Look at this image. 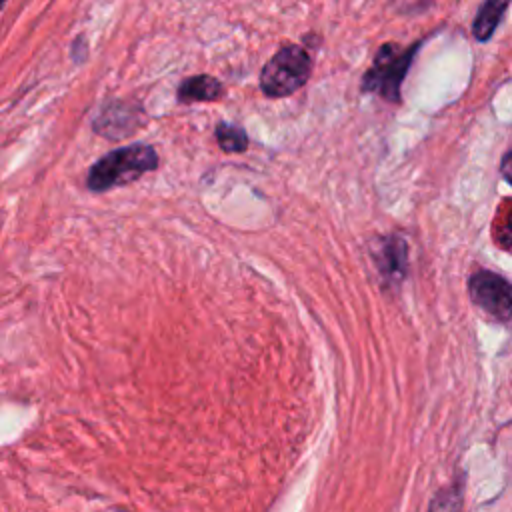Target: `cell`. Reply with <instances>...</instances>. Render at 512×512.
<instances>
[{
    "label": "cell",
    "instance_id": "obj_12",
    "mask_svg": "<svg viewBox=\"0 0 512 512\" xmlns=\"http://www.w3.org/2000/svg\"><path fill=\"white\" fill-rule=\"evenodd\" d=\"M500 172H502V178L512 186V150H508L502 158V164H500Z\"/></svg>",
    "mask_w": 512,
    "mask_h": 512
},
{
    "label": "cell",
    "instance_id": "obj_2",
    "mask_svg": "<svg viewBox=\"0 0 512 512\" xmlns=\"http://www.w3.org/2000/svg\"><path fill=\"white\" fill-rule=\"evenodd\" d=\"M312 60L306 48L298 44L282 46L262 68L260 88L270 98H282L306 84Z\"/></svg>",
    "mask_w": 512,
    "mask_h": 512
},
{
    "label": "cell",
    "instance_id": "obj_9",
    "mask_svg": "<svg viewBox=\"0 0 512 512\" xmlns=\"http://www.w3.org/2000/svg\"><path fill=\"white\" fill-rule=\"evenodd\" d=\"M216 140L224 152H244L248 148L246 130L230 122H218Z\"/></svg>",
    "mask_w": 512,
    "mask_h": 512
},
{
    "label": "cell",
    "instance_id": "obj_1",
    "mask_svg": "<svg viewBox=\"0 0 512 512\" xmlns=\"http://www.w3.org/2000/svg\"><path fill=\"white\" fill-rule=\"evenodd\" d=\"M158 154L150 144H130L120 146L96 160L90 170L86 184L92 192H104L116 186L138 180L150 170L158 168Z\"/></svg>",
    "mask_w": 512,
    "mask_h": 512
},
{
    "label": "cell",
    "instance_id": "obj_11",
    "mask_svg": "<svg viewBox=\"0 0 512 512\" xmlns=\"http://www.w3.org/2000/svg\"><path fill=\"white\" fill-rule=\"evenodd\" d=\"M496 240L500 246L512 250V206L500 210L496 218Z\"/></svg>",
    "mask_w": 512,
    "mask_h": 512
},
{
    "label": "cell",
    "instance_id": "obj_6",
    "mask_svg": "<svg viewBox=\"0 0 512 512\" xmlns=\"http://www.w3.org/2000/svg\"><path fill=\"white\" fill-rule=\"evenodd\" d=\"M140 112V110H138ZM138 112H130L126 102H110L108 108H104L98 116V120H94V130L104 134L106 138H124V128L130 132H134L136 128V116Z\"/></svg>",
    "mask_w": 512,
    "mask_h": 512
},
{
    "label": "cell",
    "instance_id": "obj_4",
    "mask_svg": "<svg viewBox=\"0 0 512 512\" xmlns=\"http://www.w3.org/2000/svg\"><path fill=\"white\" fill-rule=\"evenodd\" d=\"M468 290L472 302L488 316L506 322L512 316V286L496 272L480 270L470 276Z\"/></svg>",
    "mask_w": 512,
    "mask_h": 512
},
{
    "label": "cell",
    "instance_id": "obj_8",
    "mask_svg": "<svg viewBox=\"0 0 512 512\" xmlns=\"http://www.w3.org/2000/svg\"><path fill=\"white\" fill-rule=\"evenodd\" d=\"M506 8H508V4H504V2H484L480 6V10L474 18V24H472V32H474L476 40L484 42L494 34Z\"/></svg>",
    "mask_w": 512,
    "mask_h": 512
},
{
    "label": "cell",
    "instance_id": "obj_7",
    "mask_svg": "<svg viewBox=\"0 0 512 512\" xmlns=\"http://www.w3.org/2000/svg\"><path fill=\"white\" fill-rule=\"evenodd\" d=\"M224 92V86L208 74H198L184 78L176 90V96L180 102H206V100H218Z\"/></svg>",
    "mask_w": 512,
    "mask_h": 512
},
{
    "label": "cell",
    "instance_id": "obj_10",
    "mask_svg": "<svg viewBox=\"0 0 512 512\" xmlns=\"http://www.w3.org/2000/svg\"><path fill=\"white\" fill-rule=\"evenodd\" d=\"M460 508H462V488L460 484H454L440 490L432 498L428 512H460Z\"/></svg>",
    "mask_w": 512,
    "mask_h": 512
},
{
    "label": "cell",
    "instance_id": "obj_5",
    "mask_svg": "<svg viewBox=\"0 0 512 512\" xmlns=\"http://www.w3.org/2000/svg\"><path fill=\"white\" fill-rule=\"evenodd\" d=\"M374 262L388 286L402 282L408 268V246L400 236H388L374 252Z\"/></svg>",
    "mask_w": 512,
    "mask_h": 512
},
{
    "label": "cell",
    "instance_id": "obj_3",
    "mask_svg": "<svg viewBox=\"0 0 512 512\" xmlns=\"http://www.w3.org/2000/svg\"><path fill=\"white\" fill-rule=\"evenodd\" d=\"M418 50V44L402 48L394 42L380 46L374 56L372 66L362 76V90L376 92L384 100L398 102L400 100V86L410 68V62Z\"/></svg>",
    "mask_w": 512,
    "mask_h": 512
}]
</instances>
